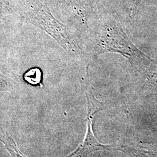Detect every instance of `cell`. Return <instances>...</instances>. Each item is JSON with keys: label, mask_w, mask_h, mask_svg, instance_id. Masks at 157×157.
<instances>
[{"label": "cell", "mask_w": 157, "mask_h": 157, "mask_svg": "<svg viewBox=\"0 0 157 157\" xmlns=\"http://www.w3.org/2000/svg\"><path fill=\"white\" fill-rule=\"evenodd\" d=\"M87 98L89 101V115L87 120V132L86 136V138L83 144L78 147V148L73 152L72 154L67 157H83L87 155L91 151H94L100 150H104L108 148L109 146H104L101 144L95 139V137L93 133L91 130V124L93 116L98 111L99 109V105H95V101L93 100L94 97L88 96Z\"/></svg>", "instance_id": "cell-1"}, {"label": "cell", "mask_w": 157, "mask_h": 157, "mask_svg": "<svg viewBox=\"0 0 157 157\" xmlns=\"http://www.w3.org/2000/svg\"><path fill=\"white\" fill-rule=\"evenodd\" d=\"M0 141L3 143L6 149L10 152L12 157H26L24 156L19 150L15 142L7 132L0 133Z\"/></svg>", "instance_id": "cell-2"}, {"label": "cell", "mask_w": 157, "mask_h": 157, "mask_svg": "<svg viewBox=\"0 0 157 157\" xmlns=\"http://www.w3.org/2000/svg\"><path fill=\"white\" fill-rule=\"evenodd\" d=\"M25 79L32 84L39 83L41 80V72L38 69H32L25 74Z\"/></svg>", "instance_id": "cell-3"}]
</instances>
